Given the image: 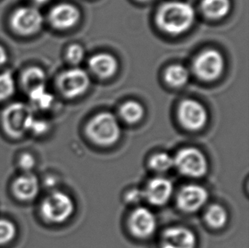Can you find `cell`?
<instances>
[{
  "instance_id": "obj_1",
  "label": "cell",
  "mask_w": 249,
  "mask_h": 248,
  "mask_svg": "<svg viewBox=\"0 0 249 248\" xmlns=\"http://www.w3.org/2000/svg\"><path fill=\"white\" fill-rule=\"evenodd\" d=\"M195 20V11L185 2H168L160 7L157 14V22L163 32L172 35L183 34L192 27Z\"/></svg>"
},
{
  "instance_id": "obj_2",
  "label": "cell",
  "mask_w": 249,
  "mask_h": 248,
  "mask_svg": "<svg viewBox=\"0 0 249 248\" xmlns=\"http://www.w3.org/2000/svg\"><path fill=\"white\" fill-rule=\"evenodd\" d=\"M86 134L94 144L108 147L119 141L121 127L115 115L104 111L91 118L87 124Z\"/></svg>"
},
{
  "instance_id": "obj_3",
  "label": "cell",
  "mask_w": 249,
  "mask_h": 248,
  "mask_svg": "<svg viewBox=\"0 0 249 248\" xmlns=\"http://www.w3.org/2000/svg\"><path fill=\"white\" fill-rule=\"evenodd\" d=\"M40 210L46 221L52 224H62L73 215L74 201L64 192L55 191L44 199Z\"/></svg>"
},
{
  "instance_id": "obj_4",
  "label": "cell",
  "mask_w": 249,
  "mask_h": 248,
  "mask_svg": "<svg viewBox=\"0 0 249 248\" xmlns=\"http://www.w3.org/2000/svg\"><path fill=\"white\" fill-rule=\"evenodd\" d=\"M174 168L184 176L199 178L207 175L209 162L202 151L195 147H185L175 155Z\"/></svg>"
},
{
  "instance_id": "obj_5",
  "label": "cell",
  "mask_w": 249,
  "mask_h": 248,
  "mask_svg": "<svg viewBox=\"0 0 249 248\" xmlns=\"http://www.w3.org/2000/svg\"><path fill=\"white\" fill-rule=\"evenodd\" d=\"M34 113L29 106L16 102L7 106L2 115V123L4 131L14 139H18L29 130Z\"/></svg>"
},
{
  "instance_id": "obj_6",
  "label": "cell",
  "mask_w": 249,
  "mask_h": 248,
  "mask_svg": "<svg viewBox=\"0 0 249 248\" xmlns=\"http://www.w3.org/2000/svg\"><path fill=\"white\" fill-rule=\"evenodd\" d=\"M44 24V17L36 7L22 6L14 11L10 17V27L20 36L37 34Z\"/></svg>"
},
{
  "instance_id": "obj_7",
  "label": "cell",
  "mask_w": 249,
  "mask_h": 248,
  "mask_svg": "<svg viewBox=\"0 0 249 248\" xmlns=\"http://www.w3.org/2000/svg\"><path fill=\"white\" fill-rule=\"evenodd\" d=\"M178 118L182 126L192 132L202 130L209 120L206 108L194 100L182 101L178 106Z\"/></svg>"
},
{
  "instance_id": "obj_8",
  "label": "cell",
  "mask_w": 249,
  "mask_h": 248,
  "mask_svg": "<svg viewBox=\"0 0 249 248\" xmlns=\"http://www.w3.org/2000/svg\"><path fill=\"white\" fill-rule=\"evenodd\" d=\"M90 78L87 72L80 68H71L61 74L58 87L61 94L69 99L80 96L87 90Z\"/></svg>"
},
{
  "instance_id": "obj_9",
  "label": "cell",
  "mask_w": 249,
  "mask_h": 248,
  "mask_svg": "<svg viewBox=\"0 0 249 248\" xmlns=\"http://www.w3.org/2000/svg\"><path fill=\"white\" fill-rule=\"evenodd\" d=\"M193 67L196 74L201 79L212 81L218 78L222 73L225 61L219 51L209 50L199 54Z\"/></svg>"
},
{
  "instance_id": "obj_10",
  "label": "cell",
  "mask_w": 249,
  "mask_h": 248,
  "mask_svg": "<svg viewBox=\"0 0 249 248\" xmlns=\"http://www.w3.org/2000/svg\"><path fill=\"white\" fill-rule=\"evenodd\" d=\"M209 192L201 185H185L177 195V205L181 211L192 213L199 211L207 203Z\"/></svg>"
},
{
  "instance_id": "obj_11",
  "label": "cell",
  "mask_w": 249,
  "mask_h": 248,
  "mask_svg": "<svg viewBox=\"0 0 249 248\" xmlns=\"http://www.w3.org/2000/svg\"><path fill=\"white\" fill-rule=\"evenodd\" d=\"M128 226L132 234L138 238L150 237L156 231L157 219L148 208H135L128 218Z\"/></svg>"
},
{
  "instance_id": "obj_12",
  "label": "cell",
  "mask_w": 249,
  "mask_h": 248,
  "mask_svg": "<svg viewBox=\"0 0 249 248\" xmlns=\"http://www.w3.org/2000/svg\"><path fill=\"white\" fill-rule=\"evenodd\" d=\"M196 237L193 232L183 226L169 227L162 232L157 248H196Z\"/></svg>"
},
{
  "instance_id": "obj_13",
  "label": "cell",
  "mask_w": 249,
  "mask_h": 248,
  "mask_svg": "<svg viewBox=\"0 0 249 248\" xmlns=\"http://www.w3.org/2000/svg\"><path fill=\"white\" fill-rule=\"evenodd\" d=\"M174 193V185L168 178L157 177L147 183L143 190L144 199L157 207L168 203Z\"/></svg>"
},
{
  "instance_id": "obj_14",
  "label": "cell",
  "mask_w": 249,
  "mask_h": 248,
  "mask_svg": "<svg viewBox=\"0 0 249 248\" xmlns=\"http://www.w3.org/2000/svg\"><path fill=\"white\" fill-rule=\"evenodd\" d=\"M80 19L79 10L70 3H60L52 8L49 14L51 25L59 30H67L74 27Z\"/></svg>"
},
{
  "instance_id": "obj_15",
  "label": "cell",
  "mask_w": 249,
  "mask_h": 248,
  "mask_svg": "<svg viewBox=\"0 0 249 248\" xmlns=\"http://www.w3.org/2000/svg\"><path fill=\"white\" fill-rule=\"evenodd\" d=\"M12 191L16 197L20 201H32L38 195V180L35 175L25 173L14 181Z\"/></svg>"
},
{
  "instance_id": "obj_16",
  "label": "cell",
  "mask_w": 249,
  "mask_h": 248,
  "mask_svg": "<svg viewBox=\"0 0 249 248\" xmlns=\"http://www.w3.org/2000/svg\"><path fill=\"white\" fill-rule=\"evenodd\" d=\"M89 67L98 77L107 78L116 73L118 63L117 59L111 54L101 53L89 59Z\"/></svg>"
},
{
  "instance_id": "obj_17",
  "label": "cell",
  "mask_w": 249,
  "mask_h": 248,
  "mask_svg": "<svg viewBox=\"0 0 249 248\" xmlns=\"http://www.w3.org/2000/svg\"><path fill=\"white\" fill-rule=\"evenodd\" d=\"M203 217L208 226L215 230L224 228L228 222L227 211L219 204L210 205L206 209Z\"/></svg>"
},
{
  "instance_id": "obj_18",
  "label": "cell",
  "mask_w": 249,
  "mask_h": 248,
  "mask_svg": "<svg viewBox=\"0 0 249 248\" xmlns=\"http://www.w3.org/2000/svg\"><path fill=\"white\" fill-rule=\"evenodd\" d=\"M202 11L207 17L219 19L226 17L231 10L230 0H202Z\"/></svg>"
},
{
  "instance_id": "obj_19",
  "label": "cell",
  "mask_w": 249,
  "mask_h": 248,
  "mask_svg": "<svg viewBox=\"0 0 249 248\" xmlns=\"http://www.w3.org/2000/svg\"><path fill=\"white\" fill-rule=\"evenodd\" d=\"M46 75L39 67H32L24 71L21 76V84L27 92L40 86L45 85Z\"/></svg>"
},
{
  "instance_id": "obj_20",
  "label": "cell",
  "mask_w": 249,
  "mask_h": 248,
  "mask_svg": "<svg viewBox=\"0 0 249 248\" xmlns=\"http://www.w3.org/2000/svg\"><path fill=\"white\" fill-rule=\"evenodd\" d=\"M119 114L125 123L135 124L143 118L145 115V110L138 102L129 101L122 106L119 110Z\"/></svg>"
},
{
  "instance_id": "obj_21",
  "label": "cell",
  "mask_w": 249,
  "mask_h": 248,
  "mask_svg": "<svg viewBox=\"0 0 249 248\" xmlns=\"http://www.w3.org/2000/svg\"><path fill=\"white\" fill-rule=\"evenodd\" d=\"M32 104L40 110H46L51 107L54 102V96L44 86L36 88L28 92Z\"/></svg>"
},
{
  "instance_id": "obj_22",
  "label": "cell",
  "mask_w": 249,
  "mask_h": 248,
  "mask_svg": "<svg viewBox=\"0 0 249 248\" xmlns=\"http://www.w3.org/2000/svg\"><path fill=\"white\" fill-rule=\"evenodd\" d=\"M165 79L171 86L180 87L188 81V71L181 65H173L166 71Z\"/></svg>"
},
{
  "instance_id": "obj_23",
  "label": "cell",
  "mask_w": 249,
  "mask_h": 248,
  "mask_svg": "<svg viewBox=\"0 0 249 248\" xmlns=\"http://www.w3.org/2000/svg\"><path fill=\"white\" fill-rule=\"evenodd\" d=\"M150 168L158 173H165L174 168V158L166 152L153 155L149 161Z\"/></svg>"
},
{
  "instance_id": "obj_24",
  "label": "cell",
  "mask_w": 249,
  "mask_h": 248,
  "mask_svg": "<svg viewBox=\"0 0 249 248\" xmlns=\"http://www.w3.org/2000/svg\"><path fill=\"white\" fill-rule=\"evenodd\" d=\"M16 91V82L10 71L0 73V101H6Z\"/></svg>"
},
{
  "instance_id": "obj_25",
  "label": "cell",
  "mask_w": 249,
  "mask_h": 248,
  "mask_svg": "<svg viewBox=\"0 0 249 248\" xmlns=\"http://www.w3.org/2000/svg\"><path fill=\"white\" fill-rule=\"evenodd\" d=\"M17 235V227L7 219H0V245L11 242Z\"/></svg>"
},
{
  "instance_id": "obj_26",
  "label": "cell",
  "mask_w": 249,
  "mask_h": 248,
  "mask_svg": "<svg viewBox=\"0 0 249 248\" xmlns=\"http://www.w3.org/2000/svg\"><path fill=\"white\" fill-rule=\"evenodd\" d=\"M67 58L71 63H80L84 58V49L78 44H72L68 49Z\"/></svg>"
},
{
  "instance_id": "obj_27",
  "label": "cell",
  "mask_w": 249,
  "mask_h": 248,
  "mask_svg": "<svg viewBox=\"0 0 249 248\" xmlns=\"http://www.w3.org/2000/svg\"><path fill=\"white\" fill-rule=\"evenodd\" d=\"M48 129H49V124L47 122L34 117L31 121L30 127H29L28 131H31L34 134H37V135H40V134H45Z\"/></svg>"
},
{
  "instance_id": "obj_28",
  "label": "cell",
  "mask_w": 249,
  "mask_h": 248,
  "mask_svg": "<svg viewBox=\"0 0 249 248\" xmlns=\"http://www.w3.org/2000/svg\"><path fill=\"white\" fill-rule=\"evenodd\" d=\"M19 165L24 172L29 173L35 166V159L29 153H25L20 156V159H19Z\"/></svg>"
},
{
  "instance_id": "obj_29",
  "label": "cell",
  "mask_w": 249,
  "mask_h": 248,
  "mask_svg": "<svg viewBox=\"0 0 249 248\" xmlns=\"http://www.w3.org/2000/svg\"><path fill=\"white\" fill-rule=\"evenodd\" d=\"M142 199H144V195H143V191H140L137 189H133L131 191H128L126 196H125V200L127 202L129 203H138L140 201H142Z\"/></svg>"
},
{
  "instance_id": "obj_30",
  "label": "cell",
  "mask_w": 249,
  "mask_h": 248,
  "mask_svg": "<svg viewBox=\"0 0 249 248\" xmlns=\"http://www.w3.org/2000/svg\"><path fill=\"white\" fill-rule=\"evenodd\" d=\"M7 61H8V54H7L6 50L2 45H0V67L6 63Z\"/></svg>"
},
{
  "instance_id": "obj_31",
  "label": "cell",
  "mask_w": 249,
  "mask_h": 248,
  "mask_svg": "<svg viewBox=\"0 0 249 248\" xmlns=\"http://www.w3.org/2000/svg\"><path fill=\"white\" fill-rule=\"evenodd\" d=\"M32 1L36 4H44V3H48L50 0H32Z\"/></svg>"
},
{
  "instance_id": "obj_32",
  "label": "cell",
  "mask_w": 249,
  "mask_h": 248,
  "mask_svg": "<svg viewBox=\"0 0 249 248\" xmlns=\"http://www.w3.org/2000/svg\"><path fill=\"white\" fill-rule=\"evenodd\" d=\"M141 1H147V0H141Z\"/></svg>"
}]
</instances>
